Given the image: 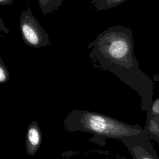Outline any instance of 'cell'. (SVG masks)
I'll list each match as a JSON object with an SVG mask.
<instances>
[{
    "label": "cell",
    "mask_w": 159,
    "mask_h": 159,
    "mask_svg": "<svg viewBox=\"0 0 159 159\" xmlns=\"http://www.w3.org/2000/svg\"><path fill=\"white\" fill-rule=\"evenodd\" d=\"M132 30L108 27L89 43V57L95 68L108 71L134 89L141 98V109L147 112L152 103L153 84L139 68L134 53Z\"/></svg>",
    "instance_id": "obj_1"
},
{
    "label": "cell",
    "mask_w": 159,
    "mask_h": 159,
    "mask_svg": "<svg viewBox=\"0 0 159 159\" xmlns=\"http://www.w3.org/2000/svg\"><path fill=\"white\" fill-rule=\"evenodd\" d=\"M63 124L66 131L92 134L103 140L109 138L121 141L145 132L139 125L129 124L101 113L78 109L67 114Z\"/></svg>",
    "instance_id": "obj_2"
},
{
    "label": "cell",
    "mask_w": 159,
    "mask_h": 159,
    "mask_svg": "<svg viewBox=\"0 0 159 159\" xmlns=\"http://www.w3.org/2000/svg\"><path fill=\"white\" fill-rule=\"evenodd\" d=\"M19 26L23 42L31 47L39 48L50 45V37L30 7L21 11Z\"/></svg>",
    "instance_id": "obj_3"
},
{
    "label": "cell",
    "mask_w": 159,
    "mask_h": 159,
    "mask_svg": "<svg viewBox=\"0 0 159 159\" xmlns=\"http://www.w3.org/2000/svg\"><path fill=\"white\" fill-rule=\"evenodd\" d=\"M121 142L132 155L131 159H159L157 153L145 132L122 139Z\"/></svg>",
    "instance_id": "obj_4"
},
{
    "label": "cell",
    "mask_w": 159,
    "mask_h": 159,
    "mask_svg": "<svg viewBox=\"0 0 159 159\" xmlns=\"http://www.w3.org/2000/svg\"><path fill=\"white\" fill-rule=\"evenodd\" d=\"M42 142V134L37 120L29 125L25 135V150L27 154L34 157L39 149Z\"/></svg>",
    "instance_id": "obj_5"
},
{
    "label": "cell",
    "mask_w": 159,
    "mask_h": 159,
    "mask_svg": "<svg viewBox=\"0 0 159 159\" xmlns=\"http://www.w3.org/2000/svg\"><path fill=\"white\" fill-rule=\"evenodd\" d=\"M143 129L150 139L159 142V116H147Z\"/></svg>",
    "instance_id": "obj_6"
},
{
    "label": "cell",
    "mask_w": 159,
    "mask_h": 159,
    "mask_svg": "<svg viewBox=\"0 0 159 159\" xmlns=\"http://www.w3.org/2000/svg\"><path fill=\"white\" fill-rule=\"evenodd\" d=\"M40 9L43 15L50 14L58 10L63 0H37Z\"/></svg>",
    "instance_id": "obj_7"
},
{
    "label": "cell",
    "mask_w": 159,
    "mask_h": 159,
    "mask_svg": "<svg viewBox=\"0 0 159 159\" xmlns=\"http://www.w3.org/2000/svg\"><path fill=\"white\" fill-rule=\"evenodd\" d=\"M127 0H91V6L96 11H105L116 7Z\"/></svg>",
    "instance_id": "obj_8"
},
{
    "label": "cell",
    "mask_w": 159,
    "mask_h": 159,
    "mask_svg": "<svg viewBox=\"0 0 159 159\" xmlns=\"http://www.w3.org/2000/svg\"><path fill=\"white\" fill-rule=\"evenodd\" d=\"M9 77L7 68L2 58H0V83L1 84L6 83L9 80Z\"/></svg>",
    "instance_id": "obj_9"
},
{
    "label": "cell",
    "mask_w": 159,
    "mask_h": 159,
    "mask_svg": "<svg viewBox=\"0 0 159 159\" xmlns=\"http://www.w3.org/2000/svg\"><path fill=\"white\" fill-rule=\"evenodd\" d=\"M159 116V98H156L152 101V103L147 112V116Z\"/></svg>",
    "instance_id": "obj_10"
},
{
    "label": "cell",
    "mask_w": 159,
    "mask_h": 159,
    "mask_svg": "<svg viewBox=\"0 0 159 159\" xmlns=\"http://www.w3.org/2000/svg\"><path fill=\"white\" fill-rule=\"evenodd\" d=\"M0 30L3 31L4 33H9V30L4 26V22L2 19H0Z\"/></svg>",
    "instance_id": "obj_11"
},
{
    "label": "cell",
    "mask_w": 159,
    "mask_h": 159,
    "mask_svg": "<svg viewBox=\"0 0 159 159\" xmlns=\"http://www.w3.org/2000/svg\"><path fill=\"white\" fill-rule=\"evenodd\" d=\"M14 0H0V4L1 6L11 5L13 3Z\"/></svg>",
    "instance_id": "obj_12"
},
{
    "label": "cell",
    "mask_w": 159,
    "mask_h": 159,
    "mask_svg": "<svg viewBox=\"0 0 159 159\" xmlns=\"http://www.w3.org/2000/svg\"><path fill=\"white\" fill-rule=\"evenodd\" d=\"M103 159H111V158H103ZM121 159H127V158H121Z\"/></svg>",
    "instance_id": "obj_13"
}]
</instances>
